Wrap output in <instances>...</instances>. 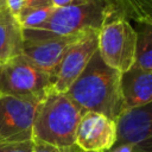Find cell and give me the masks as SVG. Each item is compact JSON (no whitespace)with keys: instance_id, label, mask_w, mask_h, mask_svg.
<instances>
[{"instance_id":"1","label":"cell","mask_w":152,"mask_h":152,"mask_svg":"<svg viewBox=\"0 0 152 152\" xmlns=\"http://www.w3.org/2000/svg\"><path fill=\"white\" fill-rule=\"evenodd\" d=\"M65 94L83 112L100 113L114 121L124 113L121 72L108 66L97 51Z\"/></svg>"},{"instance_id":"2","label":"cell","mask_w":152,"mask_h":152,"mask_svg":"<svg viewBox=\"0 0 152 152\" xmlns=\"http://www.w3.org/2000/svg\"><path fill=\"white\" fill-rule=\"evenodd\" d=\"M84 113L65 93L50 88L37 107L32 139L59 147L75 146L76 129Z\"/></svg>"},{"instance_id":"3","label":"cell","mask_w":152,"mask_h":152,"mask_svg":"<svg viewBox=\"0 0 152 152\" xmlns=\"http://www.w3.org/2000/svg\"><path fill=\"white\" fill-rule=\"evenodd\" d=\"M114 14L115 0H75L70 5L55 8L46 23L33 30L53 36H74L99 31Z\"/></svg>"},{"instance_id":"4","label":"cell","mask_w":152,"mask_h":152,"mask_svg":"<svg viewBox=\"0 0 152 152\" xmlns=\"http://www.w3.org/2000/svg\"><path fill=\"white\" fill-rule=\"evenodd\" d=\"M137 51V32L132 24L118 15H112L99 30L97 52L102 61L119 72L133 68Z\"/></svg>"},{"instance_id":"5","label":"cell","mask_w":152,"mask_h":152,"mask_svg":"<svg viewBox=\"0 0 152 152\" xmlns=\"http://www.w3.org/2000/svg\"><path fill=\"white\" fill-rule=\"evenodd\" d=\"M52 78L23 53L0 63V94L19 97H43Z\"/></svg>"},{"instance_id":"6","label":"cell","mask_w":152,"mask_h":152,"mask_svg":"<svg viewBox=\"0 0 152 152\" xmlns=\"http://www.w3.org/2000/svg\"><path fill=\"white\" fill-rule=\"evenodd\" d=\"M86 33L87 32L74 36H53L39 30L23 28L24 42L21 53L53 80L66 51Z\"/></svg>"},{"instance_id":"7","label":"cell","mask_w":152,"mask_h":152,"mask_svg":"<svg viewBox=\"0 0 152 152\" xmlns=\"http://www.w3.org/2000/svg\"><path fill=\"white\" fill-rule=\"evenodd\" d=\"M42 97L0 94V142L32 139V126Z\"/></svg>"},{"instance_id":"8","label":"cell","mask_w":152,"mask_h":152,"mask_svg":"<svg viewBox=\"0 0 152 152\" xmlns=\"http://www.w3.org/2000/svg\"><path fill=\"white\" fill-rule=\"evenodd\" d=\"M116 142L128 144L133 152H152V101L119 116Z\"/></svg>"},{"instance_id":"9","label":"cell","mask_w":152,"mask_h":152,"mask_svg":"<svg viewBox=\"0 0 152 152\" xmlns=\"http://www.w3.org/2000/svg\"><path fill=\"white\" fill-rule=\"evenodd\" d=\"M99 31H89L74 43L64 55L52 80V89L66 93L97 51Z\"/></svg>"},{"instance_id":"10","label":"cell","mask_w":152,"mask_h":152,"mask_svg":"<svg viewBox=\"0 0 152 152\" xmlns=\"http://www.w3.org/2000/svg\"><path fill=\"white\" fill-rule=\"evenodd\" d=\"M116 142V121L86 112L77 126L75 146L82 152H108Z\"/></svg>"},{"instance_id":"11","label":"cell","mask_w":152,"mask_h":152,"mask_svg":"<svg viewBox=\"0 0 152 152\" xmlns=\"http://www.w3.org/2000/svg\"><path fill=\"white\" fill-rule=\"evenodd\" d=\"M124 112L152 101V72L131 68L121 74Z\"/></svg>"},{"instance_id":"12","label":"cell","mask_w":152,"mask_h":152,"mask_svg":"<svg viewBox=\"0 0 152 152\" xmlns=\"http://www.w3.org/2000/svg\"><path fill=\"white\" fill-rule=\"evenodd\" d=\"M23 42V27L2 1L0 4V63L21 55Z\"/></svg>"},{"instance_id":"13","label":"cell","mask_w":152,"mask_h":152,"mask_svg":"<svg viewBox=\"0 0 152 152\" xmlns=\"http://www.w3.org/2000/svg\"><path fill=\"white\" fill-rule=\"evenodd\" d=\"M115 14L135 24L152 25V0H115Z\"/></svg>"},{"instance_id":"14","label":"cell","mask_w":152,"mask_h":152,"mask_svg":"<svg viewBox=\"0 0 152 152\" xmlns=\"http://www.w3.org/2000/svg\"><path fill=\"white\" fill-rule=\"evenodd\" d=\"M137 51L134 68L152 72V25L137 24Z\"/></svg>"},{"instance_id":"15","label":"cell","mask_w":152,"mask_h":152,"mask_svg":"<svg viewBox=\"0 0 152 152\" xmlns=\"http://www.w3.org/2000/svg\"><path fill=\"white\" fill-rule=\"evenodd\" d=\"M55 8L56 7L51 2L39 6L24 7L18 17V21L23 28H38L46 23Z\"/></svg>"},{"instance_id":"16","label":"cell","mask_w":152,"mask_h":152,"mask_svg":"<svg viewBox=\"0 0 152 152\" xmlns=\"http://www.w3.org/2000/svg\"><path fill=\"white\" fill-rule=\"evenodd\" d=\"M0 152H33V139L0 142Z\"/></svg>"},{"instance_id":"17","label":"cell","mask_w":152,"mask_h":152,"mask_svg":"<svg viewBox=\"0 0 152 152\" xmlns=\"http://www.w3.org/2000/svg\"><path fill=\"white\" fill-rule=\"evenodd\" d=\"M33 152H80V150L76 146L59 147V146L33 140Z\"/></svg>"},{"instance_id":"18","label":"cell","mask_w":152,"mask_h":152,"mask_svg":"<svg viewBox=\"0 0 152 152\" xmlns=\"http://www.w3.org/2000/svg\"><path fill=\"white\" fill-rule=\"evenodd\" d=\"M4 1L10 13L18 20V17L20 15L21 11L25 7V0H4Z\"/></svg>"},{"instance_id":"19","label":"cell","mask_w":152,"mask_h":152,"mask_svg":"<svg viewBox=\"0 0 152 152\" xmlns=\"http://www.w3.org/2000/svg\"><path fill=\"white\" fill-rule=\"evenodd\" d=\"M108 152H133L132 147L125 142H115V145Z\"/></svg>"},{"instance_id":"20","label":"cell","mask_w":152,"mask_h":152,"mask_svg":"<svg viewBox=\"0 0 152 152\" xmlns=\"http://www.w3.org/2000/svg\"><path fill=\"white\" fill-rule=\"evenodd\" d=\"M50 0H25V7H30V6H39V5H45V4H50Z\"/></svg>"},{"instance_id":"21","label":"cell","mask_w":152,"mask_h":152,"mask_svg":"<svg viewBox=\"0 0 152 152\" xmlns=\"http://www.w3.org/2000/svg\"><path fill=\"white\" fill-rule=\"evenodd\" d=\"M51 4L57 8V7H63L66 5H70L71 2H74L75 0H50Z\"/></svg>"},{"instance_id":"22","label":"cell","mask_w":152,"mask_h":152,"mask_svg":"<svg viewBox=\"0 0 152 152\" xmlns=\"http://www.w3.org/2000/svg\"><path fill=\"white\" fill-rule=\"evenodd\" d=\"M2 1H4V0H0V4H1V2H2Z\"/></svg>"},{"instance_id":"23","label":"cell","mask_w":152,"mask_h":152,"mask_svg":"<svg viewBox=\"0 0 152 152\" xmlns=\"http://www.w3.org/2000/svg\"><path fill=\"white\" fill-rule=\"evenodd\" d=\"M80 152H82V151H80Z\"/></svg>"}]
</instances>
